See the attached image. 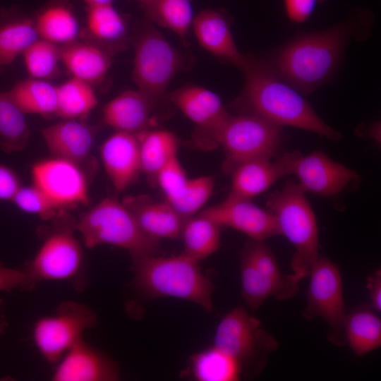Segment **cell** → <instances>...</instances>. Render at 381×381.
I'll return each mask as SVG.
<instances>
[{
	"label": "cell",
	"mask_w": 381,
	"mask_h": 381,
	"mask_svg": "<svg viewBox=\"0 0 381 381\" xmlns=\"http://www.w3.org/2000/svg\"><path fill=\"white\" fill-rule=\"evenodd\" d=\"M372 22V13L361 9L338 25L294 37L266 62L279 78L308 95L332 78L349 43L366 37Z\"/></svg>",
	"instance_id": "6da1fadb"
},
{
	"label": "cell",
	"mask_w": 381,
	"mask_h": 381,
	"mask_svg": "<svg viewBox=\"0 0 381 381\" xmlns=\"http://www.w3.org/2000/svg\"><path fill=\"white\" fill-rule=\"evenodd\" d=\"M245 83L236 105L242 111L279 126L308 131L329 140H339V132L327 125L299 92L279 78L267 63L247 56L240 69Z\"/></svg>",
	"instance_id": "7a4b0ae2"
},
{
	"label": "cell",
	"mask_w": 381,
	"mask_h": 381,
	"mask_svg": "<svg viewBox=\"0 0 381 381\" xmlns=\"http://www.w3.org/2000/svg\"><path fill=\"white\" fill-rule=\"evenodd\" d=\"M134 262V285L145 297H174L193 302L206 312L213 310L214 284L198 262L184 253L145 257Z\"/></svg>",
	"instance_id": "3957f363"
},
{
	"label": "cell",
	"mask_w": 381,
	"mask_h": 381,
	"mask_svg": "<svg viewBox=\"0 0 381 381\" xmlns=\"http://www.w3.org/2000/svg\"><path fill=\"white\" fill-rule=\"evenodd\" d=\"M266 206L277 222L280 235L284 236L295 248L291 275L299 283L308 277L310 267L320 254L315 213L306 192L298 183L292 181L270 194Z\"/></svg>",
	"instance_id": "277c9868"
},
{
	"label": "cell",
	"mask_w": 381,
	"mask_h": 381,
	"mask_svg": "<svg viewBox=\"0 0 381 381\" xmlns=\"http://www.w3.org/2000/svg\"><path fill=\"white\" fill-rule=\"evenodd\" d=\"M73 228L87 248L111 245L128 251L133 261L156 255L159 241L148 237L122 202L105 198L82 214Z\"/></svg>",
	"instance_id": "5b68a950"
},
{
	"label": "cell",
	"mask_w": 381,
	"mask_h": 381,
	"mask_svg": "<svg viewBox=\"0 0 381 381\" xmlns=\"http://www.w3.org/2000/svg\"><path fill=\"white\" fill-rule=\"evenodd\" d=\"M278 346L277 340L261 327L260 321L241 306L231 309L222 318L214 336V346L234 358L241 375L246 376L258 375Z\"/></svg>",
	"instance_id": "8992f818"
},
{
	"label": "cell",
	"mask_w": 381,
	"mask_h": 381,
	"mask_svg": "<svg viewBox=\"0 0 381 381\" xmlns=\"http://www.w3.org/2000/svg\"><path fill=\"white\" fill-rule=\"evenodd\" d=\"M183 59L152 24L140 33L135 48L133 79L137 89L152 104L162 99L171 80L179 71Z\"/></svg>",
	"instance_id": "52a82bcc"
},
{
	"label": "cell",
	"mask_w": 381,
	"mask_h": 381,
	"mask_svg": "<svg viewBox=\"0 0 381 381\" xmlns=\"http://www.w3.org/2000/svg\"><path fill=\"white\" fill-rule=\"evenodd\" d=\"M282 142V127L252 114L227 117L214 137L227 157V169L243 161L275 157Z\"/></svg>",
	"instance_id": "ba28073f"
},
{
	"label": "cell",
	"mask_w": 381,
	"mask_h": 381,
	"mask_svg": "<svg viewBox=\"0 0 381 381\" xmlns=\"http://www.w3.org/2000/svg\"><path fill=\"white\" fill-rule=\"evenodd\" d=\"M308 277L306 306L303 316L308 320L322 318L330 327L332 342L339 345L344 344L343 328L347 313L338 266L319 254L310 267Z\"/></svg>",
	"instance_id": "9c48e42d"
},
{
	"label": "cell",
	"mask_w": 381,
	"mask_h": 381,
	"mask_svg": "<svg viewBox=\"0 0 381 381\" xmlns=\"http://www.w3.org/2000/svg\"><path fill=\"white\" fill-rule=\"evenodd\" d=\"M96 322V315L87 306L64 301L54 314L41 317L36 321L32 339L44 358L56 363Z\"/></svg>",
	"instance_id": "30bf717a"
},
{
	"label": "cell",
	"mask_w": 381,
	"mask_h": 381,
	"mask_svg": "<svg viewBox=\"0 0 381 381\" xmlns=\"http://www.w3.org/2000/svg\"><path fill=\"white\" fill-rule=\"evenodd\" d=\"M73 224L63 225L44 240L25 272L35 284L44 280H68L81 271L83 253Z\"/></svg>",
	"instance_id": "8fae6325"
},
{
	"label": "cell",
	"mask_w": 381,
	"mask_h": 381,
	"mask_svg": "<svg viewBox=\"0 0 381 381\" xmlns=\"http://www.w3.org/2000/svg\"><path fill=\"white\" fill-rule=\"evenodd\" d=\"M31 176L32 183L64 210L90 202L87 176L78 163L57 157L41 159L32 165Z\"/></svg>",
	"instance_id": "7c38bea8"
},
{
	"label": "cell",
	"mask_w": 381,
	"mask_h": 381,
	"mask_svg": "<svg viewBox=\"0 0 381 381\" xmlns=\"http://www.w3.org/2000/svg\"><path fill=\"white\" fill-rule=\"evenodd\" d=\"M301 152L294 151L275 157H260L241 162L231 169L228 197L252 200L270 188L279 179L292 174Z\"/></svg>",
	"instance_id": "4fadbf2b"
},
{
	"label": "cell",
	"mask_w": 381,
	"mask_h": 381,
	"mask_svg": "<svg viewBox=\"0 0 381 381\" xmlns=\"http://www.w3.org/2000/svg\"><path fill=\"white\" fill-rule=\"evenodd\" d=\"M201 213L221 228L229 227L241 231L252 240L265 241L280 235L274 216L251 200L227 197L223 202L207 207Z\"/></svg>",
	"instance_id": "5bb4252c"
},
{
	"label": "cell",
	"mask_w": 381,
	"mask_h": 381,
	"mask_svg": "<svg viewBox=\"0 0 381 381\" xmlns=\"http://www.w3.org/2000/svg\"><path fill=\"white\" fill-rule=\"evenodd\" d=\"M292 174L307 193L332 197L341 193L350 183L358 179L357 173L332 159L320 151H315L296 160Z\"/></svg>",
	"instance_id": "9a60e30c"
},
{
	"label": "cell",
	"mask_w": 381,
	"mask_h": 381,
	"mask_svg": "<svg viewBox=\"0 0 381 381\" xmlns=\"http://www.w3.org/2000/svg\"><path fill=\"white\" fill-rule=\"evenodd\" d=\"M57 363L52 377L54 381H115L119 378L116 363L83 339Z\"/></svg>",
	"instance_id": "2e32d148"
},
{
	"label": "cell",
	"mask_w": 381,
	"mask_h": 381,
	"mask_svg": "<svg viewBox=\"0 0 381 381\" xmlns=\"http://www.w3.org/2000/svg\"><path fill=\"white\" fill-rule=\"evenodd\" d=\"M170 101L195 123L214 145V137L229 116L220 97L201 86L186 85L169 95Z\"/></svg>",
	"instance_id": "e0dca14e"
},
{
	"label": "cell",
	"mask_w": 381,
	"mask_h": 381,
	"mask_svg": "<svg viewBox=\"0 0 381 381\" xmlns=\"http://www.w3.org/2000/svg\"><path fill=\"white\" fill-rule=\"evenodd\" d=\"M100 156L116 191L128 188L141 172L138 140L134 134L116 131L102 145Z\"/></svg>",
	"instance_id": "ac0fdd59"
},
{
	"label": "cell",
	"mask_w": 381,
	"mask_h": 381,
	"mask_svg": "<svg viewBox=\"0 0 381 381\" xmlns=\"http://www.w3.org/2000/svg\"><path fill=\"white\" fill-rule=\"evenodd\" d=\"M195 36L207 52L241 69L247 56L240 52L234 42L229 20L221 12L205 9L194 17Z\"/></svg>",
	"instance_id": "d6986e66"
},
{
	"label": "cell",
	"mask_w": 381,
	"mask_h": 381,
	"mask_svg": "<svg viewBox=\"0 0 381 381\" xmlns=\"http://www.w3.org/2000/svg\"><path fill=\"white\" fill-rule=\"evenodd\" d=\"M122 202L148 237L159 241L181 236L188 218L181 215L167 200L155 201L145 195H137L127 197Z\"/></svg>",
	"instance_id": "ffe728a7"
},
{
	"label": "cell",
	"mask_w": 381,
	"mask_h": 381,
	"mask_svg": "<svg viewBox=\"0 0 381 381\" xmlns=\"http://www.w3.org/2000/svg\"><path fill=\"white\" fill-rule=\"evenodd\" d=\"M97 128L81 119H64L44 128L42 135L53 157L82 165L90 155Z\"/></svg>",
	"instance_id": "44dd1931"
},
{
	"label": "cell",
	"mask_w": 381,
	"mask_h": 381,
	"mask_svg": "<svg viewBox=\"0 0 381 381\" xmlns=\"http://www.w3.org/2000/svg\"><path fill=\"white\" fill-rule=\"evenodd\" d=\"M152 102L140 90L123 92L103 108V122L116 130L136 135L148 129Z\"/></svg>",
	"instance_id": "7402d4cb"
},
{
	"label": "cell",
	"mask_w": 381,
	"mask_h": 381,
	"mask_svg": "<svg viewBox=\"0 0 381 381\" xmlns=\"http://www.w3.org/2000/svg\"><path fill=\"white\" fill-rule=\"evenodd\" d=\"M59 56L73 77L90 84L102 80L111 65L107 52L90 44H66L59 48Z\"/></svg>",
	"instance_id": "603a6c76"
},
{
	"label": "cell",
	"mask_w": 381,
	"mask_h": 381,
	"mask_svg": "<svg viewBox=\"0 0 381 381\" xmlns=\"http://www.w3.org/2000/svg\"><path fill=\"white\" fill-rule=\"evenodd\" d=\"M139 145L141 171L155 179L158 171L177 156L179 140L167 130H145L135 135Z\"/></svg>",
	"instance_id": "cb8c5ba5"
},
{
	"label": "cell",
	"mask_w": 381,
	"mask_h": 381,
	"mask_svg": "<svg viewBox=\"0 0 381 381\" xmlns=\"http://www.w3.org/2000/svg\"><path fill=\"white\" fill-rule=\"evenodd\" d=\"M343 332L344 341L357 356H363L381 346V320L369 309L347 313Z\"/></svg>",
	"instance_id": "d4e9b609"
},
{
	"label": "cell",
	"mask_w": 381,
	"mask_h": 381,
	"mask_svg": "<svg viewBox=\"0 0 381 381\" xmlns=\"http://www.w3.org/2000/svg\"><path fill=\"white\" fill-rule=\"evenodd\" d=\"M181 237L183 243V253L198 262L209 257L219 248L221 227L214 221L200 213L186 219Z\"/></svg>",
	"instance_id": "484cf974"
},
{
	"label": "cell",
	"mask_w": 381,
	"mask_h": 381,
	"mask_svg": "<svg viewBox=\"0 0 381 381\" xmlns=\"http://www.w3.org/2000/svg\"><path fill=\"white\" fill-rule=\"evenodd\" d=\"M240 272L242 296L253 311L271 296L279 300L292 298L286 289L262 273L244 250L241 255Z\"/></svg>",
	"instance_id": "4316f807"
},
{
	"label": "cell",
	"mask_w": 381,
	"mask_h": 381,
	"mask_svg": "<svg viewBox=\"0 0 381 381\" xmlns=\"http://www.w3.org/2000/svg\"><path fill=\"white\" fill-rule=\"evenodd\" d=\"M7 92L25 114L56 113L57 87L44 80L32 78L18 81Z\"/></svg>",
	"instance_id": "83f0119b"
},
{
	"label": "cell",
	"mask_w": 381,
	"mask_h": 381,
	"mask_svg": "<svg viewBox=\"0 0 381 381\" xmlns=\"http://www.w3.org/2000/svg\"><path fill=\"white\" fill-rule=\"evenodd\" d=\"M187 373L198 381H235L241 375L237 362L214 346L193 355Z\"/></svg>",
	"instance_id": "f1b7e54d"
},
{
	"label": "cell",
	"mask_w": 381,
	"mask_h": 381,
	"mask_svg": "<svg viewBox=\"0 0 381 381\" xmlns=\"http://www.w3.org/2000/svg\"><path fill=\"white\" fill-rule=\"evenodd\" d=\"M35 22L29 18H7L0 23V71L38 39Z\"/></svg>",
	"instance_id": "f546056e"
},
{
	"label": "cell",
	"mask_w": 381,
	"mask_h": 381,
	"mask_svg": "<svg viewBox=\"0 0 381 381\" xmlns=\"http://www.w3.org/2000/svg\"><path fill=\"white\" fill-rule=\"evenodd\" d=\"M91 84L72 77L57 87L56 115L63 119H81L97 105Z\"/></svg>",
	"instance_id": "4dcf8cb0"
},
{
	"label": "cell",
	"mask_w": 381,
	"mask_h": 381,
	"mask_svg": "<svg viewBox=\"0 0 381 381\" xmlns=\"http://www.w3.org/2000/svg\"><path fill=\"white\" fill-rule=\"evenodd\" d=\"M30 130L25 114L7 92H0V145L8 153L23 150Z\"/></svg>",
	"instance_id": "1f68e13d"
},
{
	"label": "cell",
	"mask_w": 381,
	"mask_h": 381,
	"mask_svg": "<svg viewBox=\"0 0 381 381\" xmlns=\"http://www.w3.org/2000/svg\"><path fill=\"white\" fill-rule=\"evenodd\" d=\"M35 24L38 35L55 44L72 43L79 32L75 16L61 6H52L44 11Z\"/></svg>",
	"instance_id": "d6a6232c"
},
{
	"label": "cell",
	"mask_w": 381,
	"mask_h": 381,
	"mask_svg": "<svg viewBox=\"0 0 381 381\" xmlns=\"http://www.w3.org/2000/svg\"><path fill=\"white\" fill-rule=\"evenodd\" d=\"M145 11L152 21L186 40L194 19L190 0H155Z\"/></svg>",
	"instance_id": "836d02e7"
},
{
	"label": "cell",
	"mask_w": 381,
	"mask_h": 381,
	"mask_svg": "<svg viewBox=\"0 0 381 381\" xmlns=\"http://www.w3.org/2000/svg\"><path fill=\"white\" fill-rule=\"evenodd\" d=\"M214 179L209 176L188 178L171 197L166 199L183 217L194 216L208 201L214 190Z\"/></svg>",
	"instance_id": "e575fe53"
},
{
	"label": "cell",
	"mask_w": 381,
	"mask_h": 381,
	"mask_svg": "<svg viewBox=\"0 0 381 381\" xmlns=\"http://www.w3.org/2000/svg\"><path fill=\"white\" fill-rule=\"evenodd\" d=\"M87 23L90 33L106 42L118 41L126 32L123 18L111 4L89 7Z\"/></svg>",
	"instance_id": "d590c367"
},
{
	"label": "cell",
	"mask_w": 381,
	"mask_h": 381,
	"mask_svg": "<svg viewBox=\"0 0 381 381\" xmlns=\"http://www.w3.org/2000/svg\"><path fill=\"white\" fill-rule=\"evenodd\" d=\"M243 250L262 273L286 289L292 297L296 294L299 283L290 274L282 273L274 253L264 241L251 239Z\"/></svg>",
	"instance_id": "8d00e7d4"
},
{
	"label": "cell",
	"mask_w": 381,
	"mask_h": 381,
	"mask_svg": "<svg viewBox=\"0 0 381 381\" xmlns=\"http://www.w3.org/2000/svg\"><path fill=\"white\" fill-rule=\"evenodd\" d=\"M22 55L28 73L36 79L51 77L60 60L59 48L44 39H37Z\"/></svg>",
	"instance_id": "74e56055"
},
{
	"label": "cell",
	"mask_w": 381,
	"mask_h": 381,
	"mask_svg": "<svg viewBox=\"0 0 381 381\" xmlns=\"http://www.w3.org/2000/svg\"><path fill=\"white\" fill-rule=\"evenodd\" d=\"M11 202L20 210L37 215L44 220L62 219L65 212L34 183L22 185Z\"/></svg>",
	"instance_id": "f35d334b"
},
{
	"label": "cell",
	"mask_w": 381,
	"mask_h": 381,
	"mask_svg": "<svg viewBox=\"0 0 381 381\" xmlns=\"http://www.w3.org/2000/svg\"><path fill=\"white\" fill-rule=\"evenodd\" d=\"M188 177L178 158V155L167 162L157 173L155 181L166 199L174 195L186 183Z\"/></svg>",
	"instance_id": "ab89813d"
},
{
	"label": "cell",
	"mask_w": 381,
	"mask_h": 381,
	"mask_svg": "<svg viewBox=\"0 0 381 381\" xmlns=\"http://www.w3.org/2000/svg\"><path fill=\"white\" fill-rule=\"evenodd\" d=\"M35 285L25 270L12 269L0 263V291L29 290Z\"/></svg>",
	"instance_id": "60d3db41"
},
{
	"label": "cell",
	"mask_w": 381,
	"mask_h": 381,
	"mask_svg": "<svg viewBox=\"0 0 381 381\" xmlns=\"http://www.w3.org/2000/svg\"><path fill=\"white\" fill-rule=\"evenodd\" d=\"M325 0H284V9L289 19L294 23H303L309 18L317 5Z\"/></svg>",
	"instance_id": "b9f144b4"
},
{
	"label": "cell",
	"mask_w": 381,
	"mask_h": 381,
	"mask_svg": "<svg viewBox=\"0 0 381 381\" xmlns=\"http://www.w3.org/2000/svg\"><path fill=\"white\" fill-rule=\"evenodd\" d=\"M21 186L16 172L9 167L0 164V200L11 201Z\"/></svg>",
	"instance_id": "7bdbcfd3"
},
{
	"label": "cell",
	"mask_w": 381,
	"mask_h": 381,
	"mask_svg": "<svg viewBox=\"0 0 381 381\" xmlns=\"http://www.w3.org/2000/svg\"><path fill=\"white\" fill-rule=\"evenodd\" d=\"M367 289L369 293L370 307L373 310H381V272L377 270L367 279Z\"/></svg>",
	"instance_id": "ee69618b"
},
{
	"label": "cell",
	"mask_w": 381,
	"mask_h": 381,
	"mask_svg": "<svg viewBox=\"0 0 381 381\" xmlns=\"http://www.w3.org/2000/svg\"><path fill=\"white\" fill-rule=\"evenodd\" d=\"M83 1H84L87 4H88L89 7H90V6H98V5L109 4H111L113 0H83Z\"/></svg>",
	"instance_id": "f6af8a7d"
},
{
	"label": "cell",
	"mask_w": 381,
	"mask_h": 381,
	"mask_svg": "<svg viewBox=\"0 0 381 381\" xmlns=\"http://www.w3.org/2000/svg\"><path fill=\"white\" fill-rule=\"evenodd\" d=\"M141 4L145 11L153 4L155 0H137Z\"/></svg>",
	"instance_id": "bcb514c9"
},
{
	"label": "cell",
	"mask_w": 381,
	"mask_h": 381,
	"mask_svg": "<svg viewBox=\"0 0 381 381\" xmlns=\"http://www.w3.org/2000/svg\"><path fill=\"white\" fill-rule=\"evenodd\" d=\"M4 319H3V316L1 315V313L0 311V334L2 333L3 332V329H4Z\"/></svg>",
	"instance_id": "7dc6e473"
}]
</instances>
